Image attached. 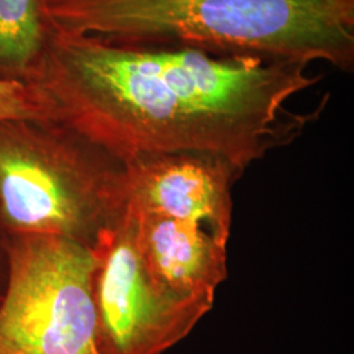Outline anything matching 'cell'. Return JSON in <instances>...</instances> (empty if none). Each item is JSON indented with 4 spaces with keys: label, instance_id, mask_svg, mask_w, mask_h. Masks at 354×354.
Masks as SVG:
<instances>
[{
    "label": "cell",
    "instance_id": "cell-1",
    "mask_svg": "<svg viewBox=\"0 0 354 354\" xmlns=\"http://www.w3.org/2000/svg\"><path fill=\"white\" fill-rule=\"evenodd\" d=\"M323 76L299 62L127 44L54 28L33 84L50 104L53 121L122 163L200 152L244 172L319 118L329 96L308 112L291 102Z\"/></svg>",
    "mask_w": 354,
    "mask_h": 354
},
{
    "label": "cell",
    "instance_id": "cell-2",
    "mask_svg": "<svg viewBox=\"0 0 354 354\" xmlns=\"http://www.w3.org/2000/svg\"><path fill=\"white\" fill-rule=\"evenodd\" d=\"M57 30L354 68V0H48Z\"/></svg>",
    "mask_w": 354,
    "mask_h": 354
},
{
    "label": "cell",
    "instance_id": "cell-3",
    "mask_svg": "<svg viewBox=\"0 0 354 354\" xmlns=\"http://www.w3.org/2000/svg\"><path fill=\"white\" fill-rule=\"evenodd\" d=\"M127 210L124 163L53 120L0 118V232L92 248Z\"/></svg>",
    "mask_w": 354,
    "mask_h": 354
},
{
    "label": "cell",
    "instance_id": "cell-4",
    "mask_svg": "<svg viewBox=\"0 0 354 354\" xmlns=\"http://www.w3.org/2000/svg\"><path fill=\"white\" fill-rule=\"evenodd\" d=\"M3 236L8 279L0 302V354H102L91 248L57 236Z\"/></svg>",
    "mask_w": 354,
    "mask_h": 354
},
{
    "label": "cell",
    "instance_id": "cell-5",
    "mask_svg": "<svg viewBox=\"0 0 354 354\" xmlns=\"http://www.w3.org/2000/svg\"><path fill=\"white\" fill-rule=\"evenodd\" d=\"M92 298L102 354H163L184 340L212 304L181 297L152 277L127 210L92 245Z\"/></svg>",
    "mask_w": 354,
    "mask_h": 354
},
{
    "label": "cell",
    "instance_id": "cell-6",
    "mask_svg": "<svg viewBox=\"0 0 354 354\" xmlns=\"http://www.w3.org/2000/svg\"><path fill=\"white\" fill-rule=\"evenodd\" d=\"M124 169L130 210L196 223L228 241L239 168L209 153L172 152L127 160Z\"/></svg>",
    "mask_w": 354,
    "mask_h": 354
},
{
    "label": "cell",
    "instance_id": "cell-7",
    "mask_svg": "<svg viewBox=\"0 0 354 354\" xmlns=\"http://www.w3.org/2000/svg\"><path fill=\"white\" fill-rule=\"evenodd\" d=\"M140 256L152 277L181 297L214 304L227 277L228 241L203 226L127 207Z\"/></svg>",
    "mask_w": 354,
    "mask_h": 354
},
{
    "label": "cell",
    "instance_id": "cell-8",
    "mask_svg": "<svg viewBox=\"0 0 354 354\" xmlns=\"http://www.w3.org/2000/svg\"><path fill=\"white\" fill-rule=\"evenodd\" d=\"M48 0H0V77L33 84L54 26Z\"/></svg>",
    "mask_w": 354,
    "mask_h": 354
},
{
    "label": "cell",
    "instance_id": "cell-9",
    "mask_svg": "<svg viewBox=\"0 0 354 354\" xmlns=\"http://www.w3.org/2000/svg\"><path fill=\"white\" fill-rule=\"evenodd\" d=\"M0 118L53 120V111L37 86L0 77Z\"/></svg>",
    "mask_w": 354,
    "mask_h": 354
},
{
    "label": "cell",
    "instance_id": "cell-10",
    "mask_svg": "<svg viewBox=\"0 0 354 354\" xmlns=\"http://www.w3.org/2000/svg\"><path fill=\"white\" fill-rule=\"evenodd\" d=\"M7 279H8V257H7L6 244H4V236L0 232V302L6 291Z\"/></svg>",
    "mask_w": 354,
    "mask_h": 354
}]
</instances>
